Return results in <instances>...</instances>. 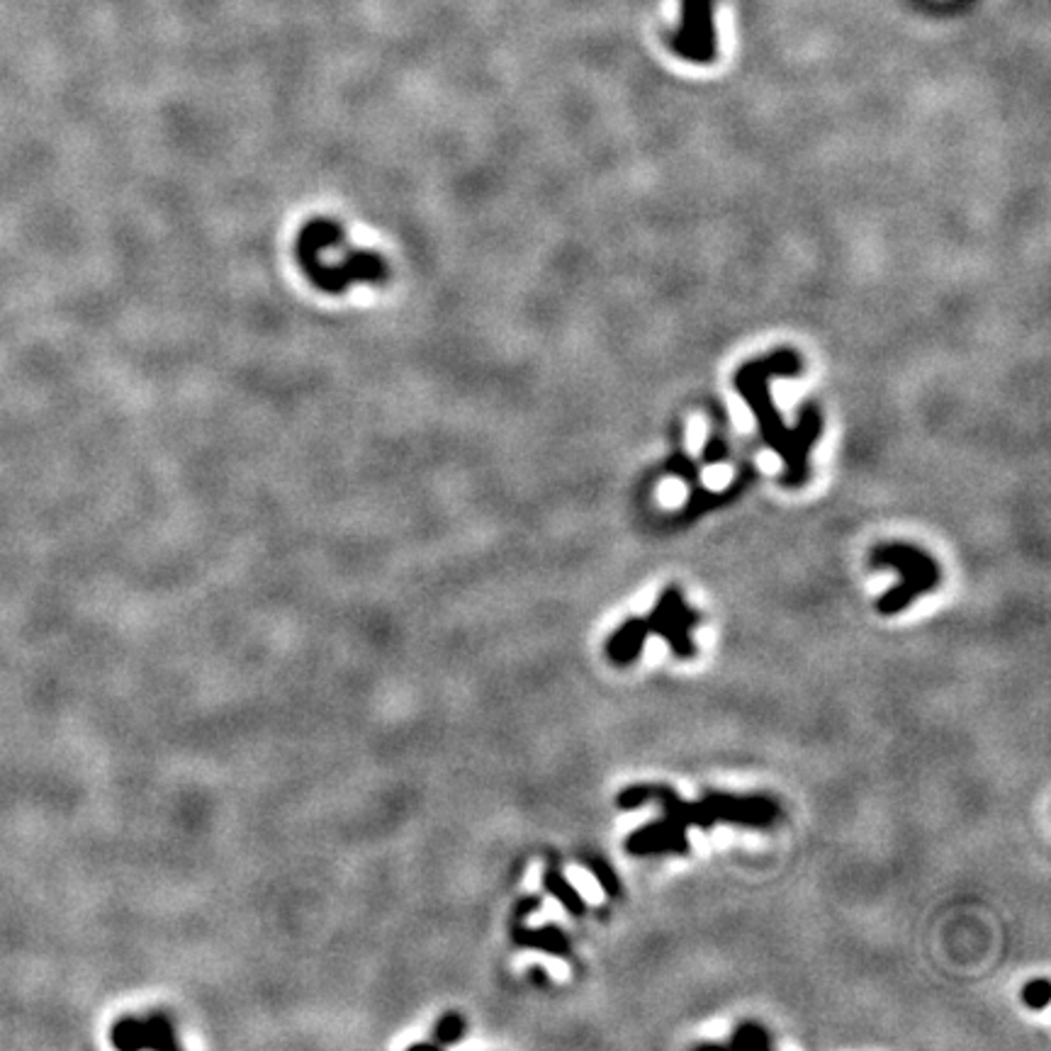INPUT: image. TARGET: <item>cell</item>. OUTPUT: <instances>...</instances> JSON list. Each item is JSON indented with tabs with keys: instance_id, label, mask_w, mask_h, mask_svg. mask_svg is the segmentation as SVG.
<instances>
[{
	"instance_id": "2",
	"label": "cell",
	"mask_w": 1051,
	"mask_h": 1051,
	"mask_svg": "<svg viewBox=\"0 0 1051 1051\" xmlns=\"http://www.w3.org/2000/svg\"><path fill=\"white\" fill-rule=\"evenodd\" d=\"M295 258L309 283L327 295H344L356 285H382L390 278L385 258L351 244L334 219L307 222L295 241Z\"/></svg>"
},
{
	"instance_id": "13",
	"label": "cell",
	"mask_w": 1051,
	"mask_h": 1051,
	"mask_svg": "<svg viewBox=\"0 0 1051 1051\" xmlns=\"http://www.w3.org/2000/svg\"><path fill=\"white\" fill-rule=\"evenodd\" d=\"M1049 1000H1051V986L1047 979H1032L1030 983H1025V988H1022V1003H1025L1030 1010L1042 1013V1010L1049 1008Z\"/></svg>"
},
{
	"instance_id": "11",
	"label": "cell",
	"mask_w": 1051,
	"mask_h": 1051,
	"mask_svg": "<svg viewBox=\"0 0 1051 1051\" xmlns=\"http://www.w3.org/2000/svg\"><path fill=\"white\" fill-rule=\"evenodd\" d=\"M582 864L592 871L594 879H597V884L604 888L606 896L609 898L621 896V881H618L614 867H611L604 857H599V854H584Z\"/></svg>"
},
{
	"instance_id": "8",
	"label": "cell",
	"mask_w": 1051,
	"mask_h": 1051,
	"mask_svg": "<svg viewBox=\"0 0 1051 1051\" xmlns=\"http://www.w3.org/2000/svg\"><path fill=\"white\" fill-rule=\"evenodd\" d=\"M648 638L650 633L645 631L643 618H628V621L621 623V626L611 633V638L606 640V657L618 667L633 665L645 650V640Z\"/></svg>"
},
{
	"instance_id": "3",
	"label": "cell",
	"mask_w": 1051,
	"mask_h": 1051,
	"mask_svg": "<svg viewBox=\"0 0 1051 1051\" xmlns=\"http://www.w3.org/2000/svg\"><path fill=\"white\" fill-rule=\"evenodd\" d=\"M618 808L633 811V808L657 803L662 816L670 818L679 828H701L711 830L713 825H738V828L767 830L779 820V803L760 794H725V791H708L704 798L689 803L684 801L672 786L667 784H633L623 789L616 798Z\"/></svg>"
},
{
	"instance_id": "6",
	"label": "cell",
	"mask_w": 1051,
	"mask_h": 1051,
	"mask_svg": "<svg viewBox=\"0 0 1051 1051\" xmlns=\"http://www.w3.org/2000/svg\"><path fill=\"white\" fill-rule=\"evenodd\" d=\"M670 49L694 64L716 59L713 0H682V25L670 35Z\"/></svg>"
},
{
	"instance_id": "5",
	"label": "cell",
	"mask_w": 1051,
	"mask_h": 1051,
	"mask_svg": "<svg viewBox=\"0 0 1051 1051\" xmlns=\"http://www.w3.org/2000/svg\"><path fill=\"white\" fill-rule=\"evenodd\" d=\"M643 626L650 635L667 640L677 660H694L696 653H699L694 638H691V631L701 626V614L691 609L687 599H684L682 587H677V584H670L657 597L653 611L643 616Z\"/></svg>"
},
{
	"instance_id": "9",
	"label": "cell",
	"mask_w": 1051,
	"mask_h": 1051,
	"mask_svg": "<svg viewBox=\"0 0 1051 1051\" xmlns=\"http://www.w3.org/2000/svg\"><path fill=\"white\" fill-rule=\"evenodd\" d=\"M543 886L548 888L555 898H558L572 918H582V915L587 913V908H589L587 901H584V898L580 896V891H577V888L572 886L570 881L560 874V871H555V869L545 871Z\"/></svg>"
},
{
	"instance_id": "4",
	"label": "cell",
	"mask_w": 1051,
	"mask_h": 1051,
	"mask_svg": "<svg viewBox=\"0 0 1051 1051\" xmlns=\"http://www.w3.org/2000/svg\"><path fill=\"white\" fill-rule=\"evenodd\" d=\"M871 567H879V570H893L901 575V584H896L893 589L876 601V611L881 616H896L901 611H906L915 599L923 597V594L935 592L940 587L942 572L935 558L925 553V550L915 548L908 543H884L876 545L869 555Z\"/></svg>"
},
{
	"instance_id": "12",
	"label": "cell",
	"mask_w": 1051,
	"mask_h": 1051,
	"mask_svg": "<svg viewBox=\"0 0 1051 1051\" xmlns=\"http://www.w3.org/2000/svg\"><path fill=\"white\" fill-rule=\"evenodd\" d=\"M730 1049H769L772 1047V1037L757 1022H743L738 1025V1030L733 1032V1039L728 1042Z\"/></svg>"
},
{
	"instance_id": "10",
	"label": "cell",
	"mask_w": 1051,
	"mask_h": 1051,
	"mask_svg": "<svg viewBox=\"0 0 1051 1051\" xmlns=\"http://www.w3.org/2000/svg\"><path fill=\"white\" fill-rule=\"evenodd\" d=\"M516 940H519L521 944H526V947L545 949V952L555 954V957H570V942H567V937L562 935L558 927H543V930L519 932Z\"/></svg>"
},
{
	"instance_id": "1",
	"label": "cell",
	"mask_w": 1051,
	"mask_h": 1051,
	"mask_svg": "<svg viewBox=\"0 0 1051 1051\" xmlns=\"http://www.w3.org/2000/svg\"><path fill=\"white\" fill-rule=\"evenodd\" d=\"M803 373V361L791 348L769 353L767 358L745 363L735 373V392L745 397L760 424L762 441L781 455L786 472L781 477L786 487H803L808 480V453L813 443L823 434V417L816 407H806L798 417L796 429H789L781 419V414L774 409L772 392H769V380L772 378H796Z\"/></svg>"
},
{
	"instance_id": "7",
	"label": "cell",
	"mask_w": 1051,
	"mask_h": 1051,
	"mask_svg": "<svg viewBox=\"0 0 1051 1051\" xmlns=\"http://www.w3.org/2000/svg\"><path fill=\"white\" fill-rule=\"evenodd\" d=\"M623 847L633 857H650V854H679V857H687L691 850L687 830L679 828L677 823H672L665 816L633 830L623 842Z\"/></svg>"
}]
</instances>
